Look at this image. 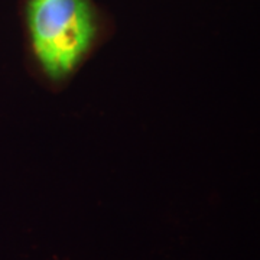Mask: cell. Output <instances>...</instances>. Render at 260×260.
I'll return each instance as SVG.
<instances>
[{
  "label": "cell",
  "mask_w": 260,
  "mask_h": 260,
  "mask_svg": "<svg viewBox=\"0 0 260 260\" xmlns=\"http://www.w3.org/2000/svg\"><path fill=\"white\" fill-rule=\"evenodd\" d=\"M28 26L38 62L54 81L74 71L95 37L87 0H29Z\"/></svg>",
  "instance_id": "6da1fadb"
}]
</instances>
